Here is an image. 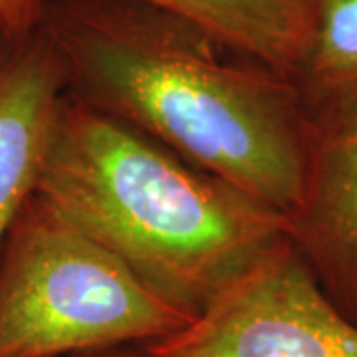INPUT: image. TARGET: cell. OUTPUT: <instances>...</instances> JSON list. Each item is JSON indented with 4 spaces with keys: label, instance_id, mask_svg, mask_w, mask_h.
<instances>
[{
    "label": "cell",
    "instance_id": "1",
    "mask_svg": "<svg viewBox=\"0 0 357 357\" xmlns=\"http://www.w3.org/2000/svg\"><path fill=\"white\" fill-rule=\"evenodd\" d=\"M66 93L274 211L302 197L307 109L290 77L135 0H48Z\"/></svg>",
    "mask_w": 357,
    "mask_h": 357
},
{
    "label": "cell",
    "instance_id": "2",
    "mask_svg": "<svg viewBox=\"0 0 357 357\" xmlns=\"http://www.w3.org/2000/svg\"><path fill=\"white\" fill-rule=\"evenodd\" d=\"M187 316L290 241V220L64 93L34 192Z\"/></svg>",
    "mask_w": 357,
    "mask_h": 357
},
{
    "label": "cell",
    "instance_id": "3",
    "mask_svg": "<svg viewBox=\"0 0 357 357\" xmlns=\"http://www.w3.org/2000/svg\"><path fill=\"white\" fill-rule=\"evenodd\" d=\"M191 319L34 197L2 246L0 357L143 345Z\"/></svg>",
    "mask_w": 357,
    "mask_h": 357
},
{
    "label": "cell",
    "instance_id": "4",
    "mask_svg": "<svg viewBox=\"0 0 357 357\" xmlns=\"http://www.w3.org/2000/svg\"><path fill=\"white\" fill-rule=\"evenodd\" d=\"M147 357H357V326L335 307L292 241L250 268Z\"/></svg>",
    "mask_w": 357,
    "mask_h": 357
},
{
    "label": "cell",
    "instance_id": "5",
    "mask_svg": "<svg viewBox=\"0 0 357 357\" xmlns=\"http://www.w3.org/2000/svg\"><path fill=\"white\" fill-rule=\"evenodd\" d=\"M306 109V175L290 241L357 326V91Z\"/></svg>",
    "mask_w": 357,
    "mask_h": 357
},
{
    "label": "cell",
    "instance_id": "6",
    "mask_svg": "<svg viewBox=\"0 0 357 357\" xmlns=\"http://www.w3.org/2000/svg\"><path fill=\"white\" fill-rule=\"evenodd\" d=\"M64 93V66L40 26L0 40V252L36 192Z\"/></svg>",
    "mask_w": 357,
    "mask_h": 357
},
{
    "label": "cell",
    "instance_id": "7",
    "mask_svg": "<svg viewBox=\"0 0 357 357\" xmlns=\"http://www.w3.org/2000/svg\"><path fill=\"white\" fill-rule=\"evenodd\" d=\"M178 14L230 50L296 79L304 64L314 0H135Z\"/></svg>",
    "mask_w": 357,
    "mask_h": 357
},
{
    "label": "cell",
    "instance_id": "8",
    "mask_svg": "<svg viewBox=\"0 0 357 357\" xmlns=\"http://www.w3.org/2000/svg\"><path fill=\"white\" fill-rule=\"evenodd\" d=\"M304 105L357 91V0H314L312 38L294 79Z\"/></svg>",
    "mask_w": 357,
    "mask_h": 357
},
{
    "label": "cell",
    "instance_id": "9",
    "mask_svg": "<svg viewBox=\"0 0 357 357\" xmlns=\"http://www.w3.org/2000/svg\"><path fill=\"white\" fill-rule=\"evenodd\" d=\"M48 0H0L2 40H20L40 26Z\"/></svg>",
    "mask_w": 357,
    "mask_h": 357
},
{
    "label": "cell",
    "instance_id": "10",
    "mask_svg": "<svg viewBox=\"0 0 357 357\" xmlns=\"http://www.w3.org/2000/svg\"><path fill=\"white\" fill-rule=\"evenodd\" d=\"M70 357H147L143 351V345H117V347H105L96 351H84Z\"/></svg>",
    "mask_w": 357,
    "mask_h": 357
},
{
    "label": "cell",
    "instance_id": "11",
    "mask_svg": "<svg viewBox=\"0 0 357 357\" xmlns=\"http://www.w3.org/2000/svg\"><path fill=\"white\" fill-rule=\"evenodd\" d=\"M0 40H2V32H0Z\"/></svg>",
    "mask_w": 357,
    "mask_h": 357
}]
</instances>
